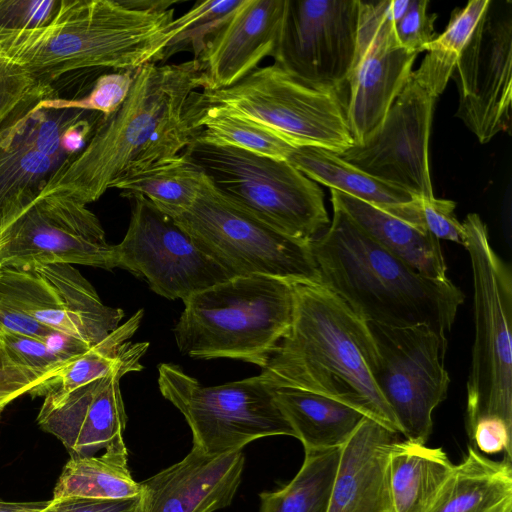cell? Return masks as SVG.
<instances>
[{
    "instance_id": "14",
    "label": "cell",
    "mask_w": 512,
    "mask_h": 512,
    "mask_svg": "<svg viewBox=\"0 0 512 512\" xmlns=\"http://www.w3.org/2000/svg\"><path fill=\"white\" fill-rule=\"evenodd\" d=\"M458 89L456 116L482 144L510 131L512 2L490 3L451 76Z\"/></svg>"
},
{
    "instance_id": "47",
    "label": "cell",
    "mask_w": 512,
    "mask_h": 512,
    "mask_svg": "<svg viewBox=\"0 0 512 512\" xmlns=\"http://www.w3.org/2000/svg\"><path fill=\"white\" fill-rule=\"evenodd\" d=\"M48 501L10 502L0 499V512H41Z\"/></svg>"
},
{
    "instance_id": "12",
    "label": "cell",
    "mask_w": 512,
    "mask_h": 512,
    "mask_svg": "<svg viewBox=\"0 0 512 512\" xmlns=\"http://www.w3.org/2000/svg\"><path fill=\"white\" fill-rule=\"evenodd\" d=\"M127 198L130 221L123 240L113 245L114 268L145 279L162 297L183 302L232 277L172 217L143 196Z\"/></svg>"
},
{
    "instance_id": "37",
    "label": "cell",
    "mask_w": 512,
    "mask_h": 512,
    "mask_svg": "<svg viewBox=\"0 0 512 512\" xmlns=\"http://www.w3.org/2000/svg\"><path fill=\"white\" fill-rule=\"evenodd\" d=\"M134 71L116 70L99 76L88 95L77 99L53 97L41 100L37 107L80 109L111 117L124 103L134 81Z\"/></svg>"
},
{
    "instance_id": "31",
    "label": "cell",
    "mask_w": 512,
    "mask_h": 512,
    "mask_svg": "<svg viewBox=\"0 0 512 512\" xmlns=\"http://www.w3.org/2000/svg\"><path fill=\"white\" fill-rule=\"evenodd\" d=\"M189 112L191 125L195 131L193 140L232 147L283 161H287L293 150L297 148L254 121L212 108L197 107L192 103L191 98Z\"/></svg>"
},
{
    "instance_id": "39",
    "label": "cell",
    "mask_w": 512,
    "mask_h": 512,
    "mask_svg": "<svg viewBox=\"0 0 512 512\" xmlns=\"http://www.w3.org/2000/svg\"><path fill=\"white\" fill-rule=\"evenodd\" d=\"M0 344L16 364L49 374L64 360L43 341L0 327Z\"/></svg>"
},
{
    "instance_id": "35",
    "label": "cell",
    "mask_w": 512,
    "mask_h": 512,
    "mask_svg": "<svg viewBox=\"0 0 512 512\" xmlns=\"http://www.w3.org/2000/svg\"><path fill=\"white\" fill-rule=\"evenodd\" d=\"M241 2L242 0L196 2L189 11L174 19L177 34L165 48L161 62L188 49L193 53V59L200 60L210 38Z\"/></svg>"
},
{
    "instance_id": "5",
    "label": "cell",
    "mask_w": 512,
    "mask_h": 512,
    "mask_svg": "<svg viewBox=\"0 0 512 512\" xmlns=\"http://www.w3.org/2000/svg\"><path fill=\"white\" fill-rule=\"evenodd\" d=\"M292 282L234 276L191 295L173 328L179 351L197 359L229 358L263 368L287 333Z\"/></svg>"
},
{
    "instance_id": "28",
    "label": "cell",
    "mask_w": 512,
    "mask_h": 512,
    "mask_svg": "<svg viewBox=\"0 0 512 512\" xmlns=\"http://www.w3.org/2000/svg\"><path fill=\"white\" fill-rule=\"evenodd\" d=\"M204 178L202 168L184 150L173 158L119 179L112 188L121 190V195L126 198L143 196L161 212L174 218L193 205Z\"/></svg>"
},
{
    "instance_id": "6",
    "label": "cell",
    "mask_w": 512,
    "mask_h": 512,
    "mask_svg": "<svg viewBox=\"0 0 512 512\" xmlns=\"http://www.w3.org/2000/svg\"><path fill=\"white\" fill-rule=\"evenodd\" d=\"M473 274L474 343L467 380L466 431L483 418L512 425V274L476 213L462 223Z\"/></svg>"
},
{
    "instance_id": "4",
    "label": "cell",
    "mask_w": 512,
    "mask_h": 512,
    "mask_svg": "<svg viewBox=\"0 0 512 512\" xmlns=\"http://www.w3.org/2000/svg\"><path fill=\"white\" fill-rule=\"evenodd\" d=\"M332 206L329 226L311 241L320 283L366 322L392 327L424 324L448 340L463 292L450 279L419 273Z\"/></svg>"
},
{
    "instance_id": "17",
    "label": "cell",
    "mask_w": 512,
    "mask_h": 512,
    "mask_svg": "<svg viewBox=\"0 0 512 512\" xmlns=\"http://www.w3.org/2000/svg\"><path fill=\"white\" fill-rule=\"evenodd\" d=\"M37 104L0 126V235L71 159L62 147V139L86 113L80 109L40 108Z\"/></svg>"
},
{
    "instance_id": "36",
    "label": "cell",
    "mask_w": 512,
    "mask_h": 512,
    "mask_svg": "<svg viewBox=\"0 0 512 512\" xmlns=\"http://www.w3.org/2000/svg\"><path fill=\"white\" fill-rule=\"evenodd\" d=\"M386 213L434 235L464 246L465 232L455 215L456 203L435 197L414 196L403 203L377 206Z\"/></svg>"
},
{
    "instance_id": "48",
    "label": "cell",
    "mask_w": 512,
    "mask_h": 512,
    "mask_svg": "<svg viewBox=\"0 0 512 512\" xmlns=\"http://www.w3.org/2000/svg\"><path fill=\"white\" fill-rule=\"evenodd\" d=\"M2 411H3V409H2V408H0V418H1V413H2Z\"/></svg>"
},
{
    "instance_id": "16",
    "label": "cell",
    "mask_w": 512,
    "mask_h": 512,
    "mask_svg": "<svg viewBox=\"0 0 512 512\" xmlns=\"http://www.w3.org/2000/svg\"><path fill=\"white\" fill-rule=\"evenodd\" d=\"M436 99L411 73L383 121L339 156L412 197H434L428 146Z\"/></svg>"
},
{
    "instance_id": "24",
    "label": "cell",
    "mask_w": 512,
    "mask_h": 512,
    "mask_svg": "<svg viewBox=\"0 0 512 512\" xmlns=\"http://www.w3.org/2000/svg\"><path fill=\"white\" fill-rule=\"evenodd\" d=\"M427 512H512V460H492L469 446Z\"/></svg>"
},
{
    "instance_id": "34",
    "label": "cell",
    "mask_w": 512,
    "mask_h": 512,
    "mask_svg": "<svg viewBox=\"0 0 512 512\" xmlns=\"http://www.w3.org/2000/svg\"><path fill=\"white\" fill-rule=\"evenodd\" d=\"M0 295L42 325L84 341L54 286L34 268L2 267Z\"/></svg>"
},
{
    "instance_id": "3",
    "label": "cell",
    "mask_w": 512,
    "mask_h": 512,
    "mask_svg": "<svg viewBox=\"0 0 512 512\" xmlns=\"http://www.w3.org/2000/svg\"><path fill=\"white\" fill-rule=\"evenodd\" d=\"M174 14L131 9L121 0H61L48 25L0 31V55L48 85L81 69L134 71L161 62L177 34Z\"/></svg>"
},
{
    "instance_id": "44",
    "label": "cell",
    "mask_w": 512,
    "mask_h": 512,
    "mask_svg": "<svg viewBox=\"0 0 512 512\" xmlns=\"http://www.w3.org/2000/svg\"><path fill=\"white\" fill-rule=\"evenodd\" d=\"M139 496L120 499L65 497L51 499L41 512H134Z\"/></svg>"
},
{
    "instance_id": "43",
    "label": "cell",
    "mask_w": 512,
    "mask_h": 512,
    "mask_svg": "<svg viewBox=\"0 0 512 512\" xmlns=\"http://www.w3.org/2000/svg\"><path fill=\"white\" fill-rule=\"evenodd\" d=\"M512 425L495 418H483L467 432L476 450L485 454L505 452V457L512 460L511 445Z\"/></svg>"
},
{
    "instance_id": "11",
    "label": "cell",
    "mask_w": 512,
    "mask_h": 512,
    "mask_svg": "<svg viewBox=\"0 0 512 512\" xmlns=\"http://www.w3.org/2000/svg\"><path fill=\"white\" fill-rule=\"evenodd\" d=\"M377 348L373 378L406 439L426 444L432 413L446 399L450 377L443 359L448 340L421 324L367 322Z\"/></svg>"
},
{
    "instance_id": "21",
    "label": "cell",
    "mask_w": 512,
    "mask_h": 512,
    "mask_svg": "<svg viewBox=\"0 0 512 512\" xmlns=\"http://www.w3.org/2000/svg\"><path fill=\"white\" fill-rule=\"evenodd\" d=\"M417 55L401 48L394 34L374 37L357 50L345 105L355 144H361L383 121L407 84Z\"/></svg>"
},
{
    "instance_id": "30",
    "label": "cell",
    "mask_w": 512,
    "mask_h": 512,
    "mask_svg": "<svg viewBox=\"0 0 512 512\" xmlns=\"http://www.w3.org/2000/svg\"><path fill=\"white\" fill-rule=\"evenodd\" d=\"M287 161L312 181L375 206L403 203L412 198L407 191L372 177L322 148L297 147Z\"/></svg>"
},
{
    "instance_id": "32",
    "label": "cell",
    "mask_w": 512,
    "mask_h": 512,
    "mask_svg": "<svg viewBox=\"0 0 512 512\" xmlns=\"http://www.w3.org/2000/svg\"><path fill=\"white\" fill-rule=\"evenodd\" d=\"M340 447L305 452L294 478L281 489L262 492L259 512H328Z\"/></svg>"
},
{
    "instance_id": "1",
    "label": "cell",
    "mask_w": 512,
    "mask_h": 512,
    "mask_svg": "<svg viewBox=\"0 0 512 512\" xmlns=\"http://www.w3.org/2000/svg\"><path fill=\"white\" fill-rule=\"evenodd\" d=\"M205 87L201 60L138 68L121 107L101 121L85 148L54 173L40 195L57 193L87 205L119 179L182 153L195 136L190 98Z\"/></svg>"
},
{
    "instance_id": "13",
    "label": "cell",
    "mask_w": 512,
    "mask_h": 512,
    "mask_svg": "<svg viewBox=\"0 0 512 512\" xmlns=\"http://www.w3.org/2000/svg\"><path fill=\"white\" fill-rule=\"evenodd\" d=\"M78 264L113 269V245L87 205L67 196L39 195L0 235L2 267Z\"/></svg>"
},
{
    "instance_id": "42",
    "label": "cell",
    "mask_w": 512,
    "mask_h": 512,
    "mask_svg": "<svg viewBox=\"0 0 512 512\" xmlns=\"http://www.w3.org/2000/svg\"><path fill=\"white\" fill-rule=\"evenodd\" d=\"M46 375L13 362L0 344V408L28 393Z\"/></svg>"
},
{
    "instance_id": "33",
    "label": "cell",
    "mask_w": 512,
    "mask_h": 512,
    "mask_svg": "<svg viewBox=\"0 0 512 512\" xmlns=\"http://www.w3.org/2000/svg\"><path fill=\"white\" fill-rule=\"evenodd\" d=\"M490 0H471L466 6L455 9L445 30L431 42L420 66L412 76L436 98L445 90L456 62L473 34Z\"/></svg>"
},
{
    "instance_id": "38",
    "label": "cell",
    "mask_w": 512,
    "mask_h": 512,
    "mask_svg": "<svg viewBox=\"0 0 512 512\" xmlns=\"http://www.w3.org/2000/svg\"><path fill=\"white\" fill-rule=\"evenodd\" d=\"M53 97L57 96L52 85L38 82L0 55V126L23 109Z\"/></svg>"
},
{
    "instance_id": "27",
    "label": "cell",
    "mask_w": 512,
    "mask_h": 512,
    "mask_svg": "<svg viewBox=\"0 0 512 512\" xmlns=\"http://www.w3.org/2000/svg\"><path fill=\"white\" fill-rule=\"evenodd\" d=\"M274 394L305 452L341 447L366 417L344 403L309 391L278 387Z\"/></svg>"
},
{
    "instance_id": "2",
    "label": "cell",
    "mask_w": 512,
    "mask_h": 512,
    "mask_svg": "<svg viewBox=\"0 0 512 512\" xmlns=\"http://www.w3.org/2000/svg\"><path fill=\"white\" fill-rule=\"evenodd\" d=\"M292 287L291 324L259 375L275 388L337 400L401 434L372 375L378 353L367 322L320 282Z\"/></svg>"
},
{
    "instance_id": "8",
    "label": "cell",
    "mask_w": 512,
    "mask_h": 512,
    "mask_svg": "<svg viewBox=\"0 0 512 512\" xmlns=\"http://www.w3.org/2000/svg\"><path fill=\"white\" fill-rule=\"evenodd\" d=\"M191 101L254 121L294 147L340 155L355 144L340 92L312 87L277 63L258 67L228 88L196 91Z\"/></svg>"
},
{
    "instance_id": "10",
    "label": "cell",
    "mask_w": 512,
    "mask_h": 512,
    "mask_svg": "<svg viewBox=\"0 0 512 512\" xmlns=\"http://www.w3.org/2000/svg\"><path fill=\"white\" fill-rule=\"evenodd\" d=\"M158 372L161 394L183 414L193 446L207 454L240 451L268 436L295 437L276 402L275 387L260 375L204 386L173 364H160Z\"/></svg>"
},
{
    "instance_id": "40",
    "label": "cell",
    "mask_w": 512,
    "mask_h": 512,
    "mask_svg": "<svg viewBox=\"0 0 512 512\" xmlns=\"http://www.w3.org/2000/svg\"><path fill=\"white\" fill-rule=\"evenodd\" d=\"M61 0H0V31H25L48 25Z\"/></svg>"
},
{
    "instance_id": "46",
    "label": "cell",
    "mask_w": 512,
    "mask_h": 512,
    "mask_svg": "<svg viewBox=\"0 0 512 512\" xmlns=\"http://www.w3.org/2000/svg\"><path fill=\"white\" fill-rule=\"evenodd\" d=\"M121 2L128 8L148 11V12H162L166 11L177 3L178 1H167V0H121Z\"/></svg>"
},
{
    "instance_id": "19",
    "label": "cell",
    "mask_w": 512,
    "mask_h": 512,
    "mask_svg": "<svg viewBox=\"0 0 512 512\" xmlns=\"http://www.w3.org/2000/svg\"><path fill=\"white\" fill-rule=\"evenodd\" d=\"M240 451L210 455L193 446L179 462L139 483L134 512H215L229 506L241 483Z\"/></svg>"
},
{
    "instance_id": "26",
    "label": "cell",
    "mask_w": 512,
    "mask_h": 512,
    "mask_svg": "<svg viewBox=\"0 0 512 512\" xmlns=\"http://www.w3.org/2000/svg\"><path fill=\"white\" fill-rule=\"evenodd\" d=\"M454 465L440 447L394 441L386 461L390 512H427Z\"/></svg>"
},
{
    "instance_id": "9",
    "label": "cell",
    "mask_w": 512,
    "mask_h": 512,
    "mask_svg": "<svg viewBox=\"0 0 512 512\" xmlns=\"http://www.w3.org/2000/svg\"><path fill=\"white\" fill-rule=\"evenodd\" d=\"M173 219L232 277L320 282L311 242L285 236L240 211L206 174L193 205Z\"/></svg>"
},
{
    "instance_id": "18",
    "label": "cell",
    "mask_w": 512,
    "mask_h": 512,
    "mask_svg": "<svg viewBox=\"0 0 512 512\" xmlns=\"http://www.w3.org/2000/svg\"><path fill=\"white\" fill-rule=\"evenodd\" d=\"M116 370L65 394H47L37 416L39 427L55 436L70 457L94 456L102 449L126 448L127 415Z\"/></svg>"
},
{
    "instance_id": "7",
    "label": "cell",
    "mask_w": 512,
    "mask_h": 512,
    "mask_svg": "<svg viewBox=\"0 0 512 512\" xmlns=\"http://www.w3.org/2000/svg\"><path fill=\"white\" fill-rule=\"evenodd\" d=\"M185 151L225 200L271 229L311 242L329 226L322 189L290 162L196 140Z\"/></svg>"
},
{
    "instance_id": "49",
    "label": "cell",
    "mask_w": 512,
    "mask_h": 512,
    "mask_svg": "<svg viewBox=\"0 0 512 512\" xmlns=\"http://www.w3.org/2000/svg\"><path fill=\"white\" fill-rule=\"evenodd\" d=\"M1 269H2V266H1V264H0V271H1Z\"/></svg>"
},
{
    "instance_id": "20",
    "label": "cell",
    "mask_w": 512,
    "mask_h": 512,
    "mask_svg": "<svg viewBox=\"0 0 512 512\" xmlns=\"http://www.w3.org/2000/svg\"><path fill=\"white\" fill-rule=\"evenodd\" d=\"M289 0H242L206 45L205 90L228 88L277 58ZM203 89V90H204Z\"/></svg>"
},
{
    "instance_id": "22",
    "label": "cell",
    "mask_w": 512,
    "mask_h": 512,
    "mask_svg": "<svg viewBox=\"0 0 512 512\" xmlns=\"http://www.w3.org/2000/svg\"><path fill=\"white\" fill-rule=\"evenodd\" d=\"M394 435L368 417L361 421L340 447L328 512H390L386 461Z\"/></svg>"
},
{
    "instance_id": "15",
    "label": "cell",
    "mask_w": 512,
    "mask_h": 512,
    "mask_svg": "<svg viewBox=\"0 0 512 512\" xmlns=\"http://www.w3.org/2000/svg\"><path fill=\"white\" fill-rule=\"evenodd\" d=\"M359 0H289L274 63L306 84L340 92L357 47Z\"/></svg>"
},
{
    "instance_id": "41",
    "label": "cell",
    "mask_w": 512,
    "mask_h": 512,
    "mask_svg": "<svg viewBox=\"0 0 512 512\" xmlns=\"http://www.w3.org/2000/svg\"><path fill=\"white\" fill-rule=\"evenodd\" d=\"M427 0H410L402 17L395 22L394 31L399 46L420 53L435 38V14L427 12Z\"/></svg>"
},
{
    "instance_id": "23",
    "label": "cell",
    "mask_w": 512,
    "mask_h": 512,
    "mask_svg": "<svg viewBox=\"0 0 512 512\" xmlns=\"http://www.w3.org/2000/svg\"><path fill=\"white\" fill-rule=\"evenodd\" d=\"M340 208L371 239L426 277L447 280L440 240L354 196L332 190Z\"/></svg>"
},
{
    "instance_id": "45",
    "label": "cell",
    "mask_w": 512,
    "mask_h": 512,
    "mask_svg": "<svg viewBox=\"0 0 512 512\" xmlns=\"http://www.w3.org/2000/svg\"><path fill=\"white\" fill-rule=\"evenodd\" d=\"M0 327L43 341L57 332L22 312L2 295H0Z\"/></svg>"
},
{
    "instance_id": "25",
    "label": "cell",
    "mask_w": 512,
    "mask_h": 512,
    "mask_svg": "<svg viewBox=\"0 0 512 512\" xmlns=\"http://www.w3.org/2000/svg\"><path fill=\"white\" fill-rule=\"evenodd\" d=\"M143 313V309L138 310L88 351L64 361L28 394L43 397L47 394H65L116 370L127 373L141 371L143 366L140 360L149 343H133L129 339L138 330Z\"/></svg>"
},
{
    "instance_id": "29",
    "label": "cell",
    "mask_w": 512,
    "mask_h": 512,
    "mask_svg": "<svg viewBox=\"0 0 512 512\" xmlns=\"http://www.w3.org/2000/svg\"><path fill=\"white\" fill-rule=\"evenodd\" d=\"M139 493V483L128 468L127 448H110L101 456L70 457L54 487L52 499H120Z\"/></svg>"
}]
</instances>
